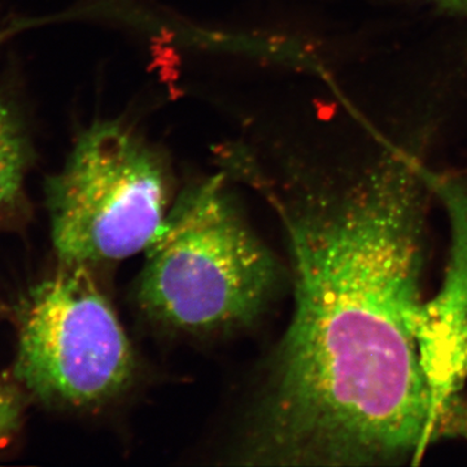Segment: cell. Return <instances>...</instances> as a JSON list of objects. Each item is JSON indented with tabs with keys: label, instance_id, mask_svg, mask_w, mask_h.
<instances>
[{
	"label": "cell",
	"instance_id": "6da1fadb",
	"mask_svg": "<svg viewBox=\"0 0 467 467\" xmlns=\"http://www.w3.org/2000/svg\"><path fill=\"white\" fill-rule=\"evenodd\" d=\"M275 212L294 313L229 448L243 466L416 465L441 439L430 389L431 198L401 150L346 171H242Z\"/></svg>",
	"mask_w": 467,
	"mask_h": 467
},
{
	"label": "cell",
	"instance_id": "7a4b0ae2",
	"mask_svg": "<svg viewBox=\"0 0 467 467\" xmlns=\"http://www.w3.org/2000/svg\"><path fill=\"white\" fill-rule=\"evenodd\" d=\"M281 273L272 251L243 216L226 178L217 174L175 196L146 251L135 304L164 333H233L266 312Z\"/></svg>",
	"mask_w": 467,
	"mask_h": 467
},
{
	"label": "cell",
	"instance_id": "3957f363",
	"mask_svg": "<svg viewBox=\"0 0 467 467\" xmlns=\"http://www.w3.org/2000/svg\"><path fill=\"white\" fill-rule=\"evenodd\" d=\"M45 192L58 261L92 270L149 250L174 202L165 156L117 119L85 129Z\"/></svg>",
	"mask_w": 467,
	"mask_h": 467
},
{
	"label": "cell",
	"instance_id": "277c9868",
	"mask_svg": "<svg viewBox=\"0 0 467 467\" xmlns=\"http://www.w3.org/2000/svg\"><path fill=\"white\" fill-rule=\"evenodd\" d=\"M14 378L43 404L95 410L121 398L137 358L94 270L60 263L16 306Z\"/></svg>",
	"mask_w": 467,
	"mask_h": 467
},
{
	"label": "cell",
	"instance_id": "5b68a950",
	"mask_svg": "<svg viewBox=\"0 0 467 467\" xmlns=\"http://www.w3.org/2000/svg\"><path fill=\"white\" fill-rule=\"evenodd\" d=\"M426 177L450 223L447 267L427 315L432 400L442 427L467 387V189L430 169Z\"/></svg>",
	"mask_w": 467,
	"mask_h": 467
},
{
	"label": "cell",
	"instance_id": "8992f818",
	"mask_svg": "<svg viewBox=\"0 0 467 467\" xmlns=\"http://www.w3.org/2000/svg\"><path fill=\"white\" fill-rule=\"evenodd\" d=\"M34 150L26 119L7 95L0 92V214L23 198Z\"/></svg>",
	"mask_w": 467,
	"mask_h": 467
},
{
	"label": "cell",
	"instance_id": "52a82bcc",
	"mask_svg": "<svg viewBox=\"0 0 467 467\" xmlns=\"http://www.w3.org/2000/svg\"><path fill=\"white\" fill-rule=\"evenodd\" d=\"M24 389L16 380L0 376V445L8 441L23 422Z\"/></svg>",
	"mask_w": 467,
	"mask_h": 467
},
{
	"label": "cell",
	"instance_id": "ba28073f",
	"mask_svg": "<svg viewBox=\"0 0 467 467\" xmlns=\"http://www.w3.org/2000/svg\"><path fill=\"white\" fill-rule=\"evenodd\" d=\"M55 17L26 18L11 16H0V46L7 42L12 36H16L24 30L33 29V27L45 26L46 23H51Z\"/></svg>",
	"mask_w": 467,
	"mask_h": 467
},
{
	"label": "cell",
	"instance_id": "9c48e42d",
	"mask_svg": "<svg viewBox=\"0 0 467 467\" xmlns=\"http://www.w3.org/2000/svg\"><path fill=\"white\" fill-rule=\"evenodd\" d=\"M442 436L467 439V389L463 391L454 407L451 408Z\"/></svg>",
	"mask_w": 467,
	"mask_h": 467
},
{
	"label": "cell",
	"instance_id": "30bf717a",
	"mask_svg": "<svg viewBox=\"0 0 467 467\" xmlns=\"http://www.w3.org/2000/svg\"><path fill=\"white\" fill-rule=\"evenodd\" d=\"M438 2L467 16V0H438Z\"/></svg>",
	"mask_w": 467,
	"mask_h": 467
}]
</instances>
